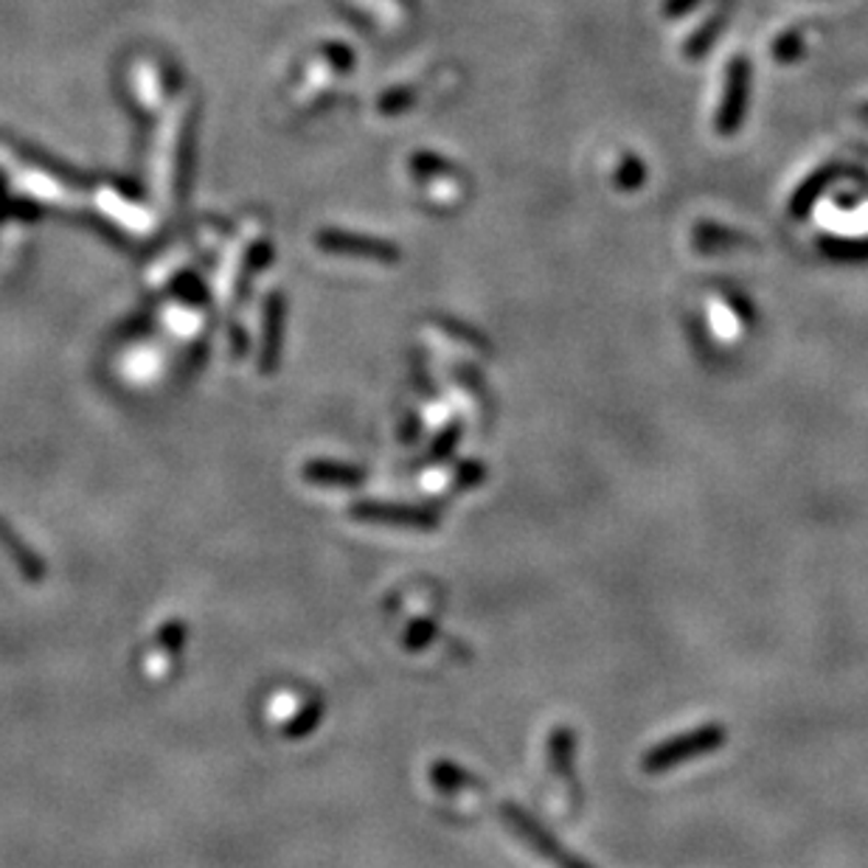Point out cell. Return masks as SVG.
I'll return each instance as SVG.
<instances>
[{"label":"cell","instance_id":"6da1fadb","mask_svg":"<svg viewBox=\"0 0 868 868\" xmlns=\"http://www.w3.org/2000/svg\"><path fill=\"white\" fill-rule=\"evenodd\" d=\"M725 745V729L722 725H702V729L686 731L677 740L661 742L644 756V770L646 773H666L675 767L695 762L706 754H714Z\"/></svg>","mask_w":868,"mask_h":868},{"label":"cell","instance_id":"7a4b0ae2","mask_svg":"<svg viewBox=\"0 0 868 868\" xmlns=\"http://www.w3.org/2000/svg\"><path fill=\"white\" fill-rule=\"evenodd\" d=\"M351 518L363 520V523L403 526V529H436L439 526V511L433 509L403 504H374V500L351 506Z\"/></svg>","mask_w":868,"mask_h":868},{"label":"cell","instance_id":"3957f363","mask_svg":"<svg viewBox=\"0 0 868 868\" xmlns=\"http://www.w3.org/2000/svg\"><path fill=\"white\" fill-rule=\"evenodd\" d=\"M504 818L509 821V826H515V832H518L520 837H523L526 843H531L540 855L545 857V860H551L554 866L560 868H588L582 860H576V857H571L568 852H562V843H556L554 837L549 835V832L543 830V826L537 824V821H531L529 815H526L520 807L515 804H506L504 807Z\"/></svg>","mask_w":868,"mask_h":868},{"label":"cell","instance_id":"277c9868","mask_svg":"<svg viewBox=\"0 0 868 868\" xmlns=\"http://www.w3.org/2000/svg\"><path fill=\"white\" fill-rule=\"evenodd\" d=\"M0 549L7 551L9 562H12L18 574L29 582V585H43L45 582V562L43 556H37L32 551V545L12 529L3 515H0Z\"/></svg>","mask_w":868,"mask_h":868},{"label":"cell","instance_id":"5b68a950","mask_svg":"<svg viewBox=\"0 0 868 868\" xmlns=\"http://www.w3.org/2000/svg\"><path fill=\"white\" fill-rule=\"evenodd\" d=\"M301 475L315 486H360L365 481V470L338 461H307Z\"/></svg>","mask_w":868,"mask_h":868},{"label":"cell","instance_id":"8992f818","mask_svg":"<svg viewBox=\"0 0 868 868\" xmlns=\"http://www.w3.org/2000/svg\"><path fill=\"white\" fill-rule=\"evenodd\" d=\"M185 644V624L180 619H169L167 624L155 632V646L169 655H180Z\"/></svg>","mask_w":868,"mask_h":868},{"label":"cell","instance_id":"52a82bcc","mask_svg":"<svg viewBox=\"0 0 868 868\" xmlns=\"http://www.w3.org/2000/svg\"><path fill=\"white\" fill-rule=\"evenodd\" d=\"M318 720H320V706L315 702V706H307V709L301 711L298 720H293L284 725V736H290V740H301V736L309 734V731L318 725Z\"/></svg>","mask_w":868,"mask_h":868}]
</instances>
